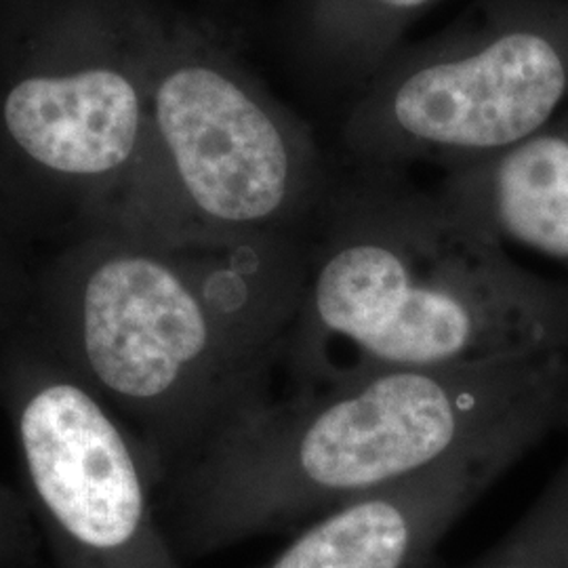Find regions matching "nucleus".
<instances>
[{"mask_svg": "<svg viewBox=\"0 0 568 568\" xmlns=\"http://www.w3.org/2000/svg\"><path fill=\"white\" fill-rule=\"evenodd\" d=\"M568 429V347L493 363L377 366L244 406L159 483L180 560L302 530L455 455Z\"/></svg>", "mask_w": 568, "mask_h": 568, "instance_id": "nucleus-1", "label": "nucleus"}, {"mask_svg": "<svg viewBox=\"0 0 568 568\" xmlns=\"http://www.w3.org/2000/svg\"><path fill=\"white\" fill-rule=\"evenodd\" d=\"M302 257L257 239L95 224L39 270L26 304L159 469L274 389L304 297Z\"/></svg>", "mask_w": 568, "mask_h": 568, "instance_id": "nucleus-2", "label": "nucleus"}, {"mask_svg": "<svg viewBox=\"0 0 568 568\" xmlns=\"http://www.w3.org/2000/svg\"><path fill=\"white\" fill-rule=\"evenodd\" d=\"M352 227L307 265L281 373L493 363L568 347V283L509 264L487 232L424 215Z\"/></svg>", "mask_w": 568, "mask_h": 568, "instance_id": "nucleus-3", "label": "nucleus"}, {"mask_svg": "<svg viewBox=\"0 0 568 568\" xmlns=\"http://www.w3.org/2000/svg\"><path fill=\"white\" fill-rule=\"evenodd\" d=\"M26 284L0 304V408L53 565L183 568L159 518L156 464L34 321Z\"/></svg>", "mask_w": 568, "mask_h": 568, "instance_id": "nucleus-4", "label": "nucleus"}, {"mask_svg": "<svg viewBox=\"0 0 568 568\" xmlns=\"http://www.w3.org/2000/svg\"><path fill=\"white\" fill-rule=\"evenodd\" d=\"M169 183L121 225L171 234L178 213L192 236L257 239L295 199L283 133L243 89L206 65L173 70L154 95Z\"/></svg>", "mask_w": 568, "mask_h": 568, "instance_id": "nucleus-5", "label": "nucleus"}, {"mask_svg": "<svg viewBox=\"0 0 568 568\" xmlns=\"http://www.w3.org/2000/svg\"><path fill=\"white\" fill-rule=\"evenodd\" d=\"M0 133L28 182L11 203L16 224L30 187L74 206L79 230L108 224L142 171V95L114 63L23 74L2 95Z\"/></svg>", "mask_w": 568, "mask_h": 568, "instance_id": "nucleus-6", "label": "nucleus"}, {"mask_svg": "<svg viewBox=\"0 0 568 568\" xmlns=\"http://www.w3.org/2000/svg\"><path fill=\"white\" fill-rule=\"evenodd\" d=\"M567 93L562 42L514 30L474 58L413 74L396 93L394 116L419 142L509 150L541 133Z\"/></svg>", "mask_w": 568, "mask_h": 568, "instance_id": "nucleus-7", "label": "nucleus"}, {"mask_svg": "<svg viewBox=\"0 0 568 568\" xmlns=\"http://www.w3.org/2000/svg\"><path fill=\"white\" fill-rule=\"evenodd\" d=\"M532 447L514 438L476 448L331 509L260 568H426L448 530Z\"/></svg>", "mask_w": 568, "mask_h": 568, "instance_id": "nucleus-8", "label": "nucleus"}, {"mask_svg": "<svg viewBox=\"0 0 568 568\" xmlns=\"http://www.w3.org/2000/svg\"><path fill=\"white\" fill-rule=\"evenodd\" d=\"M478 217L497 234L568 267V133L541 131L506 150L476 192Z\"/></svg>", "mask_w": 568, "mask_h": 568, "instance_id": "nucleus-9", "label": "nucleus"}, {"mask_svg": "<svg viewBox=\"0 0 568 568\" xmlns=\"http://www.w3.org/2000/svg\"><path fill=\"white\" fill-rule=\"evenodd\" d=\"M426 568H568V455L546 488L508 532L476 560Z\"/></svg>", "mask_w": 568, "mask_h": 568, "instance_id": "nucleus-10", "label": "nucleus"}, {"mask_svg": "<svg viewBox=\"0 0 568 568\" xmlns=\"http://www.w3.org/2000/svg\"><path fill=\"white\" fill-rule=\"evenodd\" d=\"M42 544L23 490L0 483V568H44Z\"/></svg>", "mask_w": 568, "mask_h": 568, "instance_id": "nucleus-11", "label": "nucleus"}, {"mask_svg": "<svg viewBox=\"0 0 568 568\" xmlns=\"http://www.w3.org/2000/svg\"><path fill=\"white\" fill-rule=\"evenodd\" d=\"M18 232L20 230L11 217L9 204L0 192V302L13 291L16 284L20 283L28 267L16 244Z\"/></svg>", "mask_w": 568, "mask_h": 568, "instance_id": "nucleus-12", "label": "nucleus"}, {"mask_svg": "<svg viewBox=\"0 0 568 568\" xmlns=\"http://www.w3.org/2000/svg\"><path fill=\"white\" fill-rule=\"evenodd\" d=\"M387 4H392V7H400V9H406V7H419V4H424L427 0H384Z\"/></svg>", "mask_w": 568, "mask_h": 568, "instance_id": "nucleus-13", "label": "nucleus"}]
</instances>
